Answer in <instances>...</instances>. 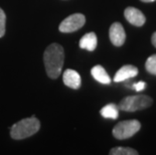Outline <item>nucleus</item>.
Instances as JSON below:
<instances>
[{"label": "nucleus", "mask_w": 156, "mask_h": 155, "mask_svg": "<svg viewBox=\"0 0 156 155\" xmlns=\"http://www.w3.org/2000/svg\"><path fill=\"white\" fill-rule=\"evenodd\" d=\"M109 36L110 41L115 47H122L125 42L126 33L124 30V27L120 22H114L109 30Z\"/></svg>", "instance_id": "423d86ee"}, {"label": "nucleus", "mask_w": 156, "mask_h": 155, "mask_svg": "<svg viewBox=\"0 0 156 155\" xmlns=\"http://www.w3.org/2000/svg\"><path fill=\"white\" fill-rule=\"evenodd\" d=\"M141 124L140 122L137 120H127L122 121L116 125L113 129V135L116 139L124 140L128 139L137 133L140 130Z\"/></svg>", "instance_id": "20e7f679"}, {"label": "nucleus", "mask_w": 156, "mask_h": 155, "mask_svg": "<svg viewBox=\"0 0 156 155\" xmlns=\"http://www.w3.org/2000/svg\"><path fill=\"white\" fill-rule=\"evenodd\" d=\"M145 69L148 72L156 76V54L150 55L145 62Z\"/></svg>", "instance_id": "4468645a"}, {"label": "nucleus", "mask_w": 156, "mask_h": 155, "mask_svg": "<svg viewBox=\"0 0 156 155\" xmlns=\"http://www.w3.org/2000/svg\"><path fill=\"white\" fill-rule=\"evenodd\" d=\"M86 22V17L82 13H75V14L69 15V17L64 19L58 26V29L61 32L69 33V32H74L78 29L82 28Z\"/></svg>", "instance_id": "39448f33"}, {"label": "nucleus", "mask_w": 156, "mask_h": 155, "mask_svg": "<svg viewBox=\"0 0 156 155\" xmlns=\"http://www.w3.org/2000/svg\"><path fill=\"white\" fill-rule=\"evenodd\" d=\"M98 38L95 32H89L81 38L79 42L80 48L83 49H87L89 51H94L97 48Z\"/></svg>", "instance_id": "9d476101"}, {"label": "nucleus", "mask_w": 156, "mask_h": 155, "mask_svg": "<svg viewBox=\"0 0 156 155\" xmlns=\"http://www.w3.org/2000/svg\"><path fill=\"white\" fill-rule=\"evenodd\" d=\"M62 81H64V84L69 88L75 89L77 90L80 87H81V76L80 74L75 70H71V69H68L64 72V75H62Z\"/></svg>", "instance_id": "6e6552de"}, {"label": "nucleus", "mask_w": 156, "mask_h": 155, "mask_svg": "<svg viewBox=\"0 0 156 155\" xmlns=\"http://www.w3.org/2000/svg\"><path fill=\"white\" fill-rule=\"evenodd\" d=\"M5 22H6V15L4 11L0 8V37H2L5 33Z\"/></svg>", "instance_id": "2eb2a0df"}, {"label": "nucleus", "mask_w": 156, "mask_h": 155, "mask_svg": "<svg viewBox=\"0 0 156 155\" xmlns=\"http://www.w3.org/2000/svg\"><path fill=\"white\" fill-rule=\"evenodd\" d=\"M152 103H153V100L146 95L128 96L120 102L118 108L122 111L135 112L150 107Z\"/></svg>", "instance_id": "7ed1b4c3"}, {"label": "nucleus", "mask_w": 156, "mask_h": 155, "mask_svg": "<svg viewBox=\"0 0 156 155\" xmlns=\"http://www.w3.org/2000/svg\"><path fill=\"white\" fill-rule=\"evenodd\" d=\"M101 115L106 119H117L119 116V108L117 105L110 103L101 109Z\"/></svg>", "instance_id": "f8f14e48"}, {"label": "nucleus", "mask_w": 156, "mask_h": 155, "mask_svg": "<svg viewBox=\"0 0 156 155\" xmlns=\"http://www.w3.org/2000/svg\"><path fill=\"white\" fill-rule=\"evenodd\" d=\"M142 2H146V3H149V2H153L155 0H141Z\"/></svg>", "instance_id": "a211bd4d"}, {"label": "nucleus", "mask_w": 156, "mask_h": 155, "mask_svg": "<svg viewBox=\"0 0 156 155\" xmlns=\"http://www.w3.org/2000/svg\"><path fill=\"white\" fill-rule=\"evenodd\" d=\"M124 15L126 20L135 26H142L146 22L145 15L135 7H127L124 11Z\"/></svg>", "instance_id": "0eeeda50"}, {"label": "nucleus", "mask_w": 156, "mask_h": 155, "mask_svg": "<svg viewBox=\"0 0 156 155\" xmlns=\"http://www.w3.org/2000/svg\"><path fill=\"white\" fill-rule=\"evenodd\" d=\"M133 87L137 92H141L146 88V83H145V82H138V83H136V84L133 85Z\"/></svg>", "instance_id": "dca6fc26"}, {"label": "nucleus", "mask_w": 156, "mask_h": 155, "mask_svg": "<svg viewBox=\"0 0 156 155\" xmlns=\"http://www.w3.org/2000/svg\"><path fill=\"white\" fill-rule=\"evenodd\" d=\"M138 75V69L131 65H126L122 67L120 70L116 72L114 77V82L120 83V82L127 81L129 79H132Z\"/></svg>", "instance_id": "1a4fd4ad"}, {"label": "nucleus", "mask_w": 156, "mask_h": 155, "mask_svg": "<svg viewBox=\"0 0 156 155\" xmlns=\"http://www.w3.org/2000/svg\"><path fill=\"white\" fill-rule=\"evenodd\" d=\"M41 128V122L34 117L22 119L11 127L10 136L12 139L21 140L34 135Z\"/></svg>", "instance_id": "f03ea898"}, {"label": "nucleus", "mask_w": 156, "mask_h": 155, "mask_svg": "<svg viewBox=\"0 0 156 155\" xmlns=\"http://www.w3.org/2000/svg\"><path fill=\"white\" fill-rule=\"evenodd\" d=\"M65 61L64 48L58 44H51L46 48L44 62L46 74L51 79H58L61 75Z\"/></svg>", "instance_id": "f257e3e1"}, {"label": "nucleus", "mask_w": 156, "mask_h": 155, "mask_svg": "<svg viewBox=\"0 0 156 155\" xmlns=\"http://www.w3.org/2000/svg\"><path fill=\"white\" fill-rule=\"evenodd\" d=\"M91 75L96 81L103 85H109L111 83L110 76L107 74V72L102 65H95L91 70Z\"/></svg>", "instance_id": "9b49d317"}, {"label": "nucleus", "mask_w": 156, "mask_h": 155, "mask_svg": "<svg viewBox=\"0 0 156 155\" xmlns=\"http://www.w3.org/2000/svg\"><path fill=\"white\" fill-rule=\"evenodd\" d=\"M111 155H137L138 151L129 147H115L110 151Z\"/></svg>", "instance_id": "ddd939ff"}, {"label": "nucleus", "mask_w": 156, "mask_h": 155, "mask_svg": "<svg viewBox=\"0 0 156 155\" xmlns=\"http://www.w3.org/2000/svg\"><path fill=\"white\" fill-rule=\"evenodd\" d=\"M151 42H152V44H153V45H154V47L156 48V31L154 32V33H153V34H152Z\"/></svg>", "instance_id": "f3484780"}]
</instances>
